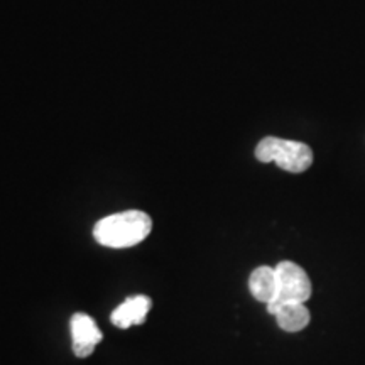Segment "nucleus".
<instances>
[{
	"mask_svg": "<svg viewBox=\"0 0 365 365\" xmlns=\"http://www.w3.org/2000/svg\"><path fill=\"white\" fill-rule=\"evenodd\" d=\"M153 230V220L140 210L113 213L95 223L93 237L103 247L127 249L140 244Z\"/></svg>",
	"mask_w": 365,
	"mask_h": 365,
	"instance_id": "nucleus-1",
	"label": "nucleus"
},
{
	"mask_svg": "<svg viewBox=\"0 0 365 365\" xmlns=\"http://www.w3.org/2000/svg\"><path fill=\"white\" fill-rule=\"evenodd\" d=\"M255 158L261 163H276L281 170L299 175L312 168L313 150L304 143L269 135L257 144Z\"/></svg>",
	"mask_w": 365,
	"mask_h": 365,
	"instance_id": "nucleus-2",
	"label": "nucleus"
},
{
	"mask_svg": "<svg viewBox=\"0 0 365 365\" xmlns=\"http://www.w3.org/2000/svg\"><path fill=\"white\" fill-rule=\"evenodd\" d=\"M274 269L277 277V293L272 303L267 304L269 313H272L281 304L307 303L312 298V281L303 267L296 262L282 261Z\"/></svg>",
	"mask_w": 365,
	"mask_h": 365,
	"instance_id": "nucleus-3",
	"label": "nucleus"
},
{
	"mask_svg": "<svg viewBox=\"0 0 365 365\" xmlns=\"http://www.w3.org/2000/svg\"><path fill=\"white\" fill-rule=\"evenodd\" d=\"M73 354L76 357L85 359L93 354L95 346L103 340V333L100 330L97 322L86 313H75L70 322Z\"/></svg>",
	"mask_w": 365,
	"mask_h": 365,
	"instance_id": "nucleus-4",
	"label": "nucleus"
},
{
	"mask_svg": "<svg viewBox=\"0 0 365 365\" xmlns=\"http://www.w3.org/2000/svg\"><path fill=\"white\" fill-rule=\"evenodd\" d=\"M153 308V299L145 294L129 296L120 307H117L110 314L112 325L117 328H130L132 325H143Z\"/></svg>",
	"mask_w": 365,
	"mask_h": 365,
	"instance_id": "nucleus-5",
	"label": "nucleus"
},
{
	"mask_svg": "<svg viewBox=\"0 0 365 365\" xmlns=\"http://www.w3.org/2000/svg\"><path fill=\"white\" fill-rule=\"evenodd\" d=\"M271 314L276 317V322L281 330L289 333L304 330V328L309 325V319H312L309 309L304 303L281 304V307H277Z\"/></svg>",
	"mask_w": 365,
	"mask_h": 365,
	"instance_id": "nucleus-6",
	"label": "nucleus"
},
{
	"mask_svg": "<svg viewBox=\"0 0 365 365\" xmlns=\"http://www.w3.org/2000/svg\"><path fill=\"white\" fill-rule=\"evenodd\" d=\"M249 289L254 298L261 301V303H272L277 293L276 269L269 266H261L254 269L249 277Z\"/></svg>",
	"mask_w": 365,
	"mask_h": 365,
	"instance_id": "nucleus-7",
	"label": "nucleus"
}]
</instances>
